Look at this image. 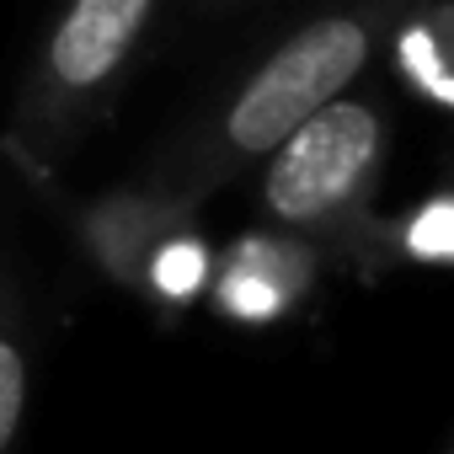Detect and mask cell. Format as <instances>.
Instances as JSON below:
<instances>
[{"mask_svg":"<svg viewBox=\"0 0 454 454\" xmlns=\"http://www.w3.org/2000/svg\"><path fill=\"white\" fill-rule=\"evenodd\" d=\"M449 454H454V449H449Z\"/></svg>","mask_w":454,"mask_h":454,"instance_id":"10","label":"cell"},{"mask_svg":"<svg viewBox=\"0 0 454 454\" xmlns=\"http://www.w3.org/2000/svg\"><path fill=\"white\" fill-rule=\"evenodd\" d=\"M241 6H252V0H203V12H241Z\"/></svg>","mask_w":454,"mask_h":454,"instance_id":"9","label":"cell"},{"mask_svg":"<svg viewBox=\"0 0 454 454\" xmlns=\"http://www.w3.org/2000/svg\"><path fill=\"white\" fill-rule=\"evenodd\" d=\"M406 257H427V262H454V198L427 203L401 236Z\"/></svg>","mask_w":454,"mask_h":454,"instance_id":"8","label":"cell"},{"mask_svg":"<svg viewBox=\"0 0 454 454\" xmlns=\"http://www.w3.org/2000/svg\"><path fill=\"white\" fill-rule=\"evenodd\" d=\"M208 273H214V257L208 247L192 236V224H182V231H171L150 262H145V278H139V300L160 305V310H182L192 305L203 289H208Z\"/></svg>","mask_w":454,"mask_h":454,"instance_id":"6","label":"cell"},{"mask_svg":"<svg viewBox=\"0 0 454 454\" xmlns=\"http://www.w3.org/2000/svg\"><path fill=\"white\" fill-rule=\"evenodd\" d=\"M390 166V102L342 91L257 160L262 224L332 262H390L395 241L374 214Z\"/></svg>","mask_w":454,"mask_h":454,"instance_id":"2","label":"cell"},{"mask_svg":"<svg viewBox=\"0 0 454 454\" xmlns=\"http://www.w3.org/2000/svg\"><path fill=\"white\" fill-rule=\"evenodd\" d=\"M417 0H326L316 17H305L294 33H284L155 171L160 187L203 198L257 166L273 145H284L310 113L353 91L374 54L390 43V33L406 22Z\"/></svg>","mask_w":454,"mask_h":454,"instance_id":"1","label":"cell"},{"mask_svg":"<svg viewBox=\"0 0 454 454\" xmlns=\"http://www.w3.org/2000/svg\"><path fill=\"white\" fill-rule=\"evenodd\" d=\"M310 273H316V252L310 247H300V241H289L278 231H257V236H241L214 262L203 294H208V305L219 316L257 326V321L284 316L305 294Z\"/></svg>","mask_w":454,"mask_h":454,"instance_id":"5","label":"cell"},{"mask_svg":"<svg viewBox=\"0 0 454 454\" xmlns=\"http://www.w3.org/2000/svg\"><path fill=\"white\" fill-rule=\"evenodd\" d=\"M198 203L160 187L155 176L134 182V187H113L81 208H70V231L81 241V252L97 262V273H107L118 289L139 294V278H145V262L150 252L182 231V224H192Z\"/></svg>","mask_w":454,"mask_h":454,"instance_id":"4","label":"cell"},{"mask_svg":"<svg viewBox=\"0 0 454 454\" xmlns=\"http://www.w3.org/2000/svg\"><path fill=\"white\" fill-rule=\"evenodd\" d=\"M155 17L160 0H65L17 97L6 150L43 171L70 139H81V129L113 107Z\"/></svg>","mask_w":454,"mask_h":454,"instance_id":"3","label":"cell"},{"mask_svg":"<svg viewBox=\"0 0 454 454\" xmlns=\"http://www.w3.org/2000/svg\"><path fill=\"white\" fill-rule=\"evenodd\" d=\"M27 395H33V364H27V337L17 321L12 294L0 289V454H17L22 427H27Z\"/></svg>","mask_w":454,"mask_h":454,"instance_id":"7","label":"cell"}]
</instances>
